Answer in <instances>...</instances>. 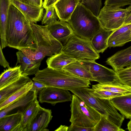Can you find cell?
Segmentation results:
<instances>
[{"label":"cell","instance_id":"1","mask_svg":"<svg viewBox=\"0 0 131 131\" xmlns=\"http://www.w3.org/2000/svg\"><path fill=\"white\" fill-rule=\"evenodd\" d=\"M6 39L8 46L18 50H35L37 41L31 23L11 3L7 22Z\"/></svg>","mask_w":131,"mask_h":131},{"label":"cell","instance_id":"2","mask_svg":"<svg viewBox=\"0 0 131 131\" xmlns=\"http://www.w3.org/2000/svg\"><path fill=\"white\" fill-rule=\"evenodd\" d=\"M46 85L70 91L90 87V81L78 77L63 69L47 67L39 70L32 79Z\"/></svg>","mask_w":131,"mask_h":131},{"label":"cell","instance_id":"3","mask_svg":"<svg viewBox=\"0 0 131 131\" xmlns=\"http://www.w3.org/2000/svg\"><path fill=\"white\" fill-rule=\"evenodd\" d=\"M31 24L36 40L37 47L35 50L24 49L20 50L27 57L33 60H43L46 56L50 57L62 50L63 45L52 35L47 25Z\"/></svg>","mask_w":131,"mask_h":131},{"label":"cell","instance_id":"4","mask_svg":"<svg viewBox=\"0 0 131 131\" xmlns=\"http://www.w3.org/2000/svg\"><path fill=\"white\" fill-rule=\"evenodd\" d=\"M67 22L75 35L90 41L102 28L98 17L80 3Z\"/></svg>","mask_w":131,"mask_h":131},{"label":"cell","instance_id":"5","mask_svg":"<svg viewBox=\"0 0 131 131\" xmlns=\"http://www.w3.org/2000/svg\"><path fill=\"white\" fill-rule=\"evenodd\" d=\"M70 91L83 101L119 127H120L124 117L120 114L109 99L96 97L91 93L90 88H82Z\"/></svg>","mask_w":131,"mask_h":131},{"label":"cell","instance_id":"6","mask_svg":"<svg viewBox=\"0 0 131 131\" xmlns=\"http://www.w3.org/2000/svg\"><path fill=\"white\" fill-rule=\"evenodd\" d=\"M70 105L71 124L84 127H94L101 115L95 110L74 94Z\"/></svg>","mask_w":131,"mask_h":131},{"label":"cell","instance_id":"7","mask_svg":"<svg viewBox=\"0 0 131 131\" xmlns=\"http://www.w3.org/2000/svg\"><path fill=\"white\" fill-rule=\"evenodd\" d=\"M62 51L77 60L86 59L95 60L100 58L92 47L91 41L74 34L63 46Z\"/></svg>","mask_w":131,"mask_h":131},{"label":"cell","instance_id":"8","mask_svg":"<svg viewBox=\"0 0 131 131\" xmlns=\"http://www.w3.org/2000/svg\"><path fill=\"white\" fill-rule=\"evenodd\" d=\"M131 11V5L125 8L104 5L100 10L98 18L102 28L114 31L122 26Z\"/></svg>","mask_w":131,"mask_h":131},{"label":"cell","instance_id":"9","mask_svg":"<svg viewBox=\"0 0 131 131\" xmlns=\"http://www.w3.org/2000/svg\"><path fill=\"white\" fill-rule=\"evenodd\" d=\"M78 60L89 71L95 81L103 84L121 83L117 78L116 72L113 69L97 63L94 60Z\"/></svg>","mask_w":131,"mask_h":131},{"label":"cell","instance_id":"10","mask_svg":"<svg viewBox=\"0 0 131 131\" xmlns=\"http://www.w3.org/2000/svg\"><path fill=\"white\" fill-rule=\"evenodd\" d=\"M39 101L54 106L57 103L71 101L72 95L69 90L57 88L47 87L39 93Z\"/></svg>","mask_w":131,"mask_h":131},{"label":"cell","instance_id":"11","mask_svg":"<svg viewBox=\"0 0 131 131\" xmlns=\"http://www.w3.org/2000/svg\"><path fill=\"white\" fill-rule=\"evenodd\" d=\"M47 25L52 35L63 46L74 34L69 24L66 21L58 20Z\"/></svg>","mask_w":131,"mask_h":131},{"label":"cell","instance_id":"12","mask_svg":"<svg viewBox=\"0 0 131 131\" xmlns=\"http://www.w3.org/2000/svg\"><path fill=\"white\" fill-rule=\"evenodd\" d=\"M131 22L113 31L107 41L108 47L122 46L131 41Z\"/></svg>","mask_w":131,"mask_h":131},{"label":"cell","instance_id":"13","mask_svg":"<svg viewBox=\"0 0 131 131\" xmlns=\"http://www.w3.org/2000/svg\"><path fill=\"white\" fill-rule=\"evenodd\" d=\"M11 3L16 7L31 23L42 20L44 8L22 3L17 0H11Z\"/></svg>","mask_w":131,"mask_h":131},{"label":"cell","instance_id":"14","mask_svg":"<svg viewBox=\"0 0 131 131\" xmlns=\"http://www.w3.org/2000/svg\"><path fill=\"white\" fill-rule=\"evenodd\" d=\"M106 62L117 72L131 65V46L118 51L108 58Z\"/></svg>","mask_w":131,"mask_h":131},{"label":"cell","instance_id":"15","mask_svg":"<svg viewBox=\"0 0 131 131\" xmlns=\"http://www.w3.org/2000/svg\"><path fill=\"white\" fill-rule=\"evenodd\" d=\"M37 96L35 92L30 91L23 97L0 110V118L10 114V113H13L14 111L23 113Z\"/></svg>","mask_w":131,"mask_h":131},{"label":"cell","instance_id":"16","mask_svg":"<svg viewBox=\"0 0 131 131\" xmlns=\"http://www.w3.org/2000/svg\"><path fill=\"white\" fill-rule=\"evenodd\" d=\"M52 117L51 110L40 106L38 111L31 124L29 131H48L47 129Z\"/></svg>","mask_w":131,"mask_h":131},{"label":"cell","instance_id":"17","mask_svg":"<svg viewBox=\"0 0 131 131\" xmlns=\"http://www.w3.org/2000/svg\"><path fill=\"white\" fill-rule=\"evenodd\" d=\"M17 61L20 66L22 74L28 76L35 74L39 69L42 60H33L27 57L20 50L16 53Z\"/></svg>","mask_w":131,"mask_h":131},{"label":"cell","instance_id":"18","mask_svg":"<svg viewBox=\"0 0 131 131\" xmlns=\"http://www.w3.org/2000/svg\"><path fill=\"white\" fill-rule=\"evenodd\" d=\"M79 3V0H59L54 6L59 19L68 22Z\"/></svg>","mask_w":131,"mask_h":131},{"label":"cell","instance_id":"19","mask_svg":"<svg viewBox=\"0 0 131 131\" xmlns=\"http://www.w3.org/2000/svg\"><path fill=\"white\" fill-rule=\"evenodd\" d=\"M36 97L22 114L20 125L18 131H29L31 123L37 115L40 105Z\"/></svg>","mask_w":131,"mask_h":131},{"label":"cell","instance_id":"20","mask_svg":"<svg viewBox=\"0 0 131 131\" xmlns=\"http://www.w3.org/2000/svg\"><path fill=\"white\" fill-rule=\"evenodd\" d=\"M11 0H0V34L2 49L8 46L6 39L7 22Z\"/></svg>","mask_w":131,"mask_h":131},{"label":"cell","instance_id":"21","mask_svg":"<svg viewBox=\"0 0 131 131\" xmlns=\"http://www.w3.org/2000/svg\"><path fill=\"white\" fill-rule=\"evenodd\" d=\"M77 60L62 50L48 58L46 61L47 67L53 69L62 70L66 66Z\"/></svg>","mask_w":131,"mask_h":131},{"label":"cell","instance_id":"22","mask_svg":"<svg viewBox=\"0 0 131 131\" xmlns=\"http://www.w3.org/2000/svg\"><path fill=\"white\" fill-rule=\"evenodd\" d=\"M112 31L102 28L91 39L92 46L98 53H103L108 47V40Z\"/></svg>","mask_w":131,"mask_h":131},{"label":"cell","instance_id":"23","mask_svg":"<svg viewBox=\"0 0 131 131\" xmlns=\"http://www.w3.org/2000/svg\"><path fill=\"white\" fill-rule=\"evenodd\" d=\"M31 81L28 76L22 74L17 80L0 89V103Z\"/></svg>","mask_w":131,"mask_h":131},{"label":"cell","instance_id":"24","mask_svg":"<svg viewBox=\"0 0 131 131\" xmlns=\"http://www.w3.org/2000/svg\"><path fill=\"white\" fill-rule=\"evenodd\" d=\"M23 113L20 112L6 115L0 118V131H18Z\"/></svg>","mask_w":131,"mask_h":131},{"label":"cell","instance_id":"25","mask_svg":"<svg viewBox=\"0 0 131 131\" xmlns=\"http://www.w3.org/2000/svg\"><path fill=\"white\" fill-rule=\"evenodd\" d=\"M110 100L122 115L126 118H131V93L116 97Z\"/></svg>","mask_w":131,"mask_h":131},{"label":"cell","instance_id":"26","mask_svg":"<svg viewBox=\"0 0 131 131\" xmlns=\"http://www.w3.org/2000/svg\"><path fill=\"white\" fill-rule=\"evenodd\" d=\"M22 75L19 65L4 70L0 76V89L18 79Z\"/></svg>","mask_w":131,"mask_h":131},{"label":"cell","instance_id":"27","mask_svg":"<svg viewBox=\"0 0 131 131\" xmlns=\"http://www.w3.org/2000/svg\"><path fill=\"white\" fill-rule=\"evenodd\" d=\"M63 69L80 78L95 81L89 71L78 60L66 66Z\"/></svg>","mask_w":131,"mask_h":131},{"label":"cell","instance_id":"28","mask_svg":"<svg viewBox=\"0 0 131 131\" xmlns=\"http://www.w3.org/2000/svg\"><path fill=\"white\" fill-rule=\"evenodd\" d=\"M94 90H102L124 95L131 93V89L121 83L116 84L99 83L92 85Z\"/></svg>","mask_w":131,"mask_h":131},{"label":"cell","instance_id":"29","mask_svg":"<svg viewBox=\"0 0 131 131\" xmlns=\"http://www.w3.org/2000/svg\"><path fill=\"white\" fill-rule=\"evenodd\" d=\"M33 81L28 82L18 91L14 93L2 102L0 103V110L26 95L31 89Z\"/></svg>","mask_w":131,"mask_h":131},{"label":"cell","instance_id":"30","mask_svg":"<svg viewBox=\"0 0 131 131\" xmlns=\"http://www.w3.org/2000/svg\"><path fill=\"white\" fill-rule=\"evenodd\" d=\"M125 131L101 115L100 119L93 127V131Z\"/></svg>","mask_w":131,"mask_h":131},{"label":"cell","instance_id":"31","mask_svg":"<svg viewBox=\"0 0 131 131\" xmlns=\"http://www.w3.org/2000/svg\"><path fill=\"white\" fill-rule=\"evenodd\" d=\"M116 72L119 82L131 89V65Z\"/></svg>","mask_w":131,"mask_h":131},{"label":"cell","instance_id":"32","mask_svg":"<svg viewBox=\"0 0 131 131\" xmlns=\"http://www.w3.org/2000/svg\"><path fill=\"white\" fill-rule=\"evenodd\" d=\"M45 9V12L41 20L42 25H48L58 21L59 18L54 6Z\"/></svg>","mask_w":131,"mask_h":131},{"label":"cell","instance_id":"33","mask_svg":"<svg viewBox=\"0 0 131 131\" xmlns=\"http://www.w3.org/2000/svg\"><path fill=\"white\" fill-rule=\"evenodd\" d=\"M80 3L98 17L102 6V0H83Z\"/></svg>","mask_w":131,"mask_h":131},{"label":"cell","instance_id":"34","mask_svg":"<svg viewBox=\"0 0 131 131\" xmlns=\"http://www.w3.org/2000/svg\"><path fill=\"white\" fill-rule=\"evenodd\" d=\"M91 93L95 97L101 99H111L123 95L121 94L102 90H94L90 88Z\"/></svg>","mask_w":131,"mask_h":131},{"label":"cell","instance_id":"35","mask_svg":"<svg viewBox=\"0 0 131 131\" xmlns=\"http://www.w3.org/2000/svg\"><path fill=\"white\" fill-rule=\"evenodd\" d=\"M104 5L118 7L131 5V0H105Z\"/></svg>","mask_w":131,"mask_h":131},{"label":"cell","instance_id":"36","mask_svg":"<svg viewBox=\"0 0 131 131\" xmlns=\"http://www.w3.org/2000/svg\"><path fill=\"white\" fill-rule=\"evenodd\" d=\"M93 131V127H84L71 124L68 131Z\"/></svg>","mask_w":131,"mask_h":131},{"label":"cell","instance_id":"37","mask_svg":"<svg viewBox=\"0 0 131 131\" xmlns=\"http://www.w3.org/2000/svg\"><path fill=\"white\" fill-rule=\"evenodd\" d=\"M32 82V87L30 91L35 92L37 95L41 90L47 87L45 85L37 81H33Z\"/></svg>","mask_w":131,"mask_h":131},{"label":"cell","instance_id":"38","mask_svg":"<svg viewBox=\"0 0 131 131\" xmlns=\"http://www.w3.org/2000/svg\"><path fill=\"white\" fill-rule=\"evenodd\" d=\"M26 4L38 7L42 6L43 0H17Z\"/></svg>","mask_w":131,"mask_h":131},{"label":"cell","instance_id":"39","mask_svg":"<svg viewBox=\"0 0 131 131\" xmlns=\"http://www.w3.org/2000/svg\"><path fill=\"white\" fill-rule=\"evenodd\" d=\"M2 49L1 45H0V64L4 68H10L9 63L7 61L5 58Z\"/></svg>","mask_w":131,"mask_h":131},{"label":"cell","instance_id":"40","mask_svg":"<svg viewBox=\"0 0 131 131\" xmlns=\"http://www.w3.org/2000/svg\"><path fill=\"white\" fill-rule=\"evenodd\" d=\"M59 0H44L42 6L44 8L54 6Z\"/></svg>","mask_w":131,"mask_h":131},{"label":"cell","instance_id":"41","mask_svg":"<svg viewBox=\"0 0 131 131\" xmlns=\"http://www.w3.org/2000/svg\"><path fill=\"white\" fill-rule=\"evenodd\" d=\"M69 127L66 125H61L55 131H68Z\"/></svg>","mask_w":131,"mask_h":131},{"label":"cell","instance_id":"42","mask_svg":"<svg viewBox=\"0 0 131 131\" xmlns=\"http://www.w3.org/2000/svg\"><path fill=\"white\" fill-rule=\"evenodd\" d=\"M130 22H131V11L126 16L123 25L127 24Z\"/></svg>","mask_w":131,"mask_h":131},{"label":"cell","instance_id":"43","mask_svg":"<svg viewBox=\"0 0 131 131\" xmlns=\"http://www.w3.org/2000/svg\"><path fill=\"white\" fill-rule=\"evenodd\" d=\"M127 129L129 131H131V120H130L127 124Z\"/></svg>","mask_w":131,"mask_h":131},{"label":"cell","instance_id":"44","mask_svg":"<svg viewBox=\"0 0 131 131\" xmlns=\"http://www.w3.org/2000/svg\"><path fill=\"white\" fill-rule=\"evenodd\" d=\"M130 36H131V34H130Z\"/></svg>","mask_w":131,"mask_h":131}]
</instances>
